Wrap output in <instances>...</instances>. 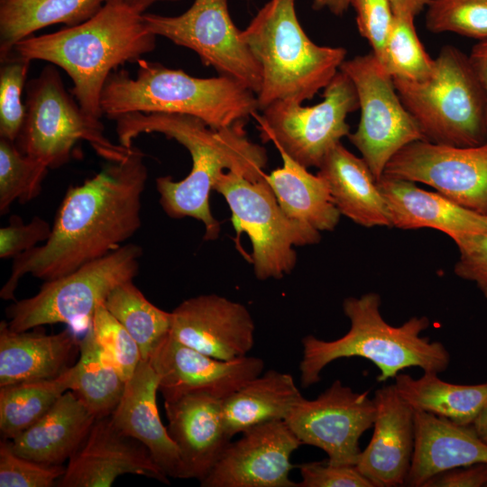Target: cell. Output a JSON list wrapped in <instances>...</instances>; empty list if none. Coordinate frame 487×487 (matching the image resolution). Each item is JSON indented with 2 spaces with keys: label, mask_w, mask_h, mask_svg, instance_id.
Instances as JSON below:
<instances>
[{
  "label": "cell",
  "mask_w": 487,
  "mask_h": 487,
  "mask_svg": "<svg viewBox=\"0 0 487 487\" xmlns=\"http://www.w3.org/2000/svg\"><path fill=\"white\" fill-rule=\"evenodd\" d=\"M96 417L69 390L34 425L9 440L18 455L49 464H62L89 434Z\"/></svg>",
  "instance_id": "cell-26"
},
{
  "label": "cell",
  "mask_w": 487,
  "mask_h": 487,
  "mask_svg": "<svg viewBox=\"0 0 487 487\" xmlns=\"http://www.w3.org/2000/svg\"><path fill=\"white\" fill-rule=\"evenodd\" d=\"M350 5L356 14L359 33L380 59L394 19L390 0H350Z\"/></svg>",
  "instance_id": "cell-41"
},
{
  "label": "cell",
  "mask_w": 487,
  "mask_h": 487,
  "mask_svg": "<svg viewBox=\"0 0 487 487\" xmlns=\"http://www.w3.org/2000/svg\"><path fill=\"white\" fill-rule=\"evenodd\" d=\"M392 79L421 81L435 69L432 59L421 43L414 19L394 16L382 54L378 59Z\"/></svg>",
  "instance_id": "cell-35"
},
{
  "label": "cell",
  "mask_w": 487,
  "mask_h": 487,
  "mask_svg": "<svg viewBox=\"0 0 487 487\" xmlns=\"http://www.w3.org/2000/svg\"><path fill=\"white\" fill-rule=\"evenodd\" d=\"M150 360L159 375L164 401L192 393L224 400L263 372L264 361L254 356L219 360L188 347L168 334Z\"/></svg>",
  "instance_id": "cell-17"
},
{
  "label": "cell",
  "mask_w": 487,
  "mask_h": 487,
  "mask_svg": "<svg viewBox=\"0 0 487 487\" xmlns=\"http://www.w3.org/2000/svg\"><path fill=\"white\" fill-rule=\"evenodd\" d=\"M156 46V35L142 14L124 0H106L88 20L58 32L27 37L13 53L52 63L73 82L71 92L82 109L100 118V100L108 76L127 62H137Z\"/></svg>",
  "instance_id": "cell-3"
},
{
  "label": "cell",
  "mask_w": 487,
  "mask_h": 487,
  "mask_svg": "<svg viewBox=\"0 0 487 487\" xmlns=\"http://www.w3.org/2000/svg\"><path fill=\"white\" fill-rule=\"evenodd\" d=\"M62 464L36 462L16 455L9 440L0 442V487H51L64 475Z\"/></svg>",
  "instance_id": "cell-40"
},
{
  "label": "cell",
  "mask_w": 487,
  "mask_h": 487,
  "mask_svg": "<svg viewBox=\"0 0 487 487\" xmlns=\"http://www.w3.org/2000/svg\"><path fill=\"white\" fill-rule=\"evenodd\" d=\"M380 306L381 297L373 292L346 298L343 310L350 328L345 335L331 341L312 335L302 338L299 369L303 388L317 383L324 368L341 358L362 357L372 362L380 371V382L395 378L406 368L418 367L437 374L448 368L450 354L446 346L421 335L430 324L427 317H412L394 326L384 320Z\"/></svg>",
  "instance_id": "cell-4"
},
{
  "label": "cell",
  "mask_w": 487,
  "mask_h": 487,
  "mask_svg": "<svg viewBox=\"0 0 487 487\" xmlns=\"http://www.w3.org/2000/svg\"><path fill=\"white\" fill-rule=\"evenodd\" d=\"M144 154L132 146L127 157L107 163L82 184L70 186L47 241L13 259L0 298L14 300L26 274L51 280L118 249L142 225V196L148 179Z\"/></svg>",
  "instance_id": "cell-1"
},
{
  "label": "cell",
  "mask_w": 487,
  "mask_h": 487,
  "mask_svg": "<svg viewBox=\"0 0 487 487\" xmlns=\"http://www.w3.org/2000/svg\"><path fill=\"white\" fill-rule=\"evenodd\" d=\"M372 400L373 433L355 467L374 487L405 485L415 449V410L394 384L378 389Z\"/></svg>",
  "instance_id": "cell-20"
},
{
  "label": "cell",
  "mask_w": 487,
  "mask_h": 487,
  "mask_svg": "<svg viewBox=\"0 0 487 487\" xmlns=\"http://www.w3.org/2000/svg\"><path fill=\"white\" fill-rule=\"evenodd\" d=\"M470 426L476 436L487 445V401Z\"/></svg>",
  "instance_id": "cell-49"
},
{
  "label": "cell",
  "mask_w": 487,
  "mask_h": 487,
  "mask_svg": "<svg viewBox=\"0 0 487 487\" xmlns=\"http://www.w3.org/2000/svg\"><path fill=\"white\" fill-rule=\"evenodd\" d=\"M142 19L154 35L192 50L220 76L239 81L256 95L260 91V66L232 20L228 0H194L181 14H143Z\"/></svg>",
  "instance_id": "cell-13"
},
{
  "label": "cell",
  "mask_w": 487,
  "mask_h": 487,
  "mask_svg": "<svg viewBox=\"0 0 487 487\" xmlns=\"http://www.w3.org/2000/svg\"><path fill=\"white\" fill-rule=\"evenodd\" d=\"M121 145L131 148L142 133H159L182 144L192 159V168L182 180L170 176L156 179L164 212L172 218L193 217L203 223L205 240H215L220 223L212 216L209 195L219 176L233 171L256 181L265 176L268 156L264 147L252 142L246 121L214 129L195 116L181 114L131 113L115 119Z\"/></svg>",
  "instance_id": "cell-2"
},
{
  "label": "cell",
  "mask_w": 487,
  "mask_h": 487,
  "mask_svg": "<svg viewBox=\"0 0 487 487\" xmlns=\"http://www.w3.org/2000/svg\"><path fill=\"white\" fill-rule=\"evenodd\" d=\"M431 0H390L394 16L414 19Z\"/></svg>",
  "instance_id": "cell-47"
},
{
  "label": "cell",
  "mask_w": 487,
  "mask_h": 487,
  "mask_svg": "<svg viewBox=\"0 0 487 487\" xmlns=\"http://www.w3.org/2000/svg\"><path fill=\"white\" fill-rule=\"evenodd\" d=\"M104 304L137 343L142 359L148 360L170 333L171 312L151 303L135 286L133 280L116 286Z\"/></svg>",
  "instance_id": "cell-34"
},
{
  "label": "cell",
  "mask_w": 487,
  "mask_h": 487,
  "mask_svg": "<svg viewBox=\"0 0 487 487\" xmlns=\"http://www.w3.org/2000/svg\"><path fill=\"white\" fill-rule=\"evenodd\" d=\"M383 174L428 185L452 201L487 215V141L467 147L416 141L393 155Z\"/></svg>",
  "instance_id": "cell-15"
},
{
  "label": "cell",
  "mask_w": 487,
  "mask_h": 487,
  "mask_svg": "<svg viewBox=\"0 0 487 487\" xmlns=\"http://www.w3.org/2000/svg\"><path fill=\"white\" fill-rule=\"evenodd\" d=\"M298 487H374L355 465H334L327 462L299 465Z\"/></svg>",
  "instance_id": "cell-44"
},
{
  "label": "cell",
  "mask_w": 487,
  "mask_h": 487,
  "mask_svg": "<svg viewBox=\"0 0 487 487\" xmlns=\"http://www.w3.org/2000/svg\"><path fill=\"white\" fill-rule=\"evenodd\" d=\"M168 432L179 449L185 479L203 481L231 442L222 418V400L192 393L164 401Z\"/></svg>",
  "instance_id": "cell-21"
},
{
  "label": "cell",
  "mask_w": 487,
  "mask_h": 487,
  "mask_svg": "<svg viewBox=\"0 0 487 487\" xmlns=\"http://www.w3.org/2000/svg\"><path fill=\"white\" fill-rule=\"evenodd\" d=\"M159 375L150 360L142 359L110 415L114 426L149 450L160 469L171 478L185 479L179 452L159 415L156 394Z\"/></svg>",
  "instance_id": "cell-23"
},
{
  "label": "cell",
  "mask_w": 487,
  "mask_h": 487,
  "mask_svg": "<svg viewBox=\"0 0 487 487\" xmlns=\"http://www.w3.org/2000/svg\"><path fill=\"white\" fill-rule=\"evenodd\" d=\"M76 334L65 329L58 334L14 331L7 321L0 323V387L60 377L75 363L79 354Z\"/></svg>",
  "instance_id": "cell-25"
},
{
  "label": "cell",
  "mask_w": 487,
  "mask_h": 487,
  "mask_svg": "<svg viewBox=\"0 0 487 487\" xmlns=\"http://www.w3.org/2000/svg\"><path fill=\"white\" fill-rule=\"evenodd\" d=\"M25 117L15 141L18 149L49 169L66 164L79 141L111 162L123 161L130 152L105 134L100 118L87 114L66 91L59 71L45 67L26 86Z\"/></svg>",
  "instance_id": "cell-8"
},
{
  "label": "cell",
  "mask_w": 487,
  "mask_h": 487,
  "mask_svg": "<svg viewBox=\"0 0 487 487\" xmlns=\"http://www.w3.org/2000/svg\"><path fill=\"white\" fill-rule=\"evenodd\" d=\"M142 254L140 245L124 244L64 276L44 281L34 296L6 308L9 328L21 332L64 323L87 330L96 308L108 294L136 277Z\"/></svg>",
  "instance_id": "cell-9"
},
{
  "label": "cell",
  "mask_w": 487,
  "mask_h": 487,
  "mask_svg": "<svg viewBox=\"0 0 487 487\" xmlns=\"http://www.w3.org/2000/svg\"><path fill=\"white\" fill-rule=\"evenodd\" d=\"M135 12L143 14L153 4L158 2H177L180 0H124Z\"/></svg>",
  "instance_id": "cell-50"
},
{
  "label": "cell",
  "mask_w": 487,
  "mask_h": 487,
  "mask_svg": "<svg viewBox=\"0 0 487 487\" xmlns=\"http://www.w3.org/2000/svg\"><path fill=\"white\" fill-rule=\"evenodd\" d=\"M49 168L23 154L15 142L0 137V214L8 213L11 205L27 203L41 194Z\"/></svg>",
  "instance_id": "cell-36"
},
{
  "label": "cell",
  "mask_w": 487,
  "mask_h": 487,
  "mask_svg": "<svg viewBox=\"0 0 487 487\" xmlns=\"http://www.w3.org/2000/svg\"><path fill=\"white\" fill-rule=\"evenodd\" d=\"M0 68V137L15 142L25 117L22 91L31 60L12 53Z\"/></svg>",
  "instance_id": "cell-39"
},
{
  "label": "cell",
  "mask_w": 487,
  "mask_h": 487,
  "mask_svg": "<svg viewBox=\"0 0 487 487\" xmlns=\"http://www.w3.org/2000/svg\"><path fill=\"white\" fill-rule=\"evenodd\" d=\"M137 64L134 78L123 69L108 76L100 100L108 118L131 113L181 114L221 129L246 121L259 110L256 94L234 78H196L143 59Z\"/></svg>",
  "instance_id": "cell-5"
},
{
  "label": "cell",
  "mask_w": 487,
  "mask_h": 487,
  "mask_svg": "<svg viewBox=\"0 0 487 487\" xmlns=\"http://www.w3.org/2000/svg\"><path fill=\"white\" fill-rule=\"evenodd\" d=\"M455 243L459 250L455 273L474 282L487 299V232L467 235Z\"/></svg>",
  "instance_id": "cell-43"
},
{
  "label": "cell",
  "mask_w": 487,
  "mask_h": 487,
  "mask_svg": "<svg viewBox=\"0 0 487 487\" xmlns=\"http://www.w3.org/2000/svg\"><path fill=\"white\" fill-rule=\"evenodd\" d=\"M71 367L60 377L0 387V432L12 440L40 420L70 390Z\"/></svg>",
  "instance_id": "cell-33"
},
{
  "label": "cell",
  "mask_w": 487,
  "mask_h": 487,
  "mask_svg": "<svg viewBox=\"0 0 487 487\" xmlns=\"http://www.w3.org/2000/svg\"><path fill=\"white\" fill-rule=\"evenodd\" d=\"M302 397L291 374L266 371L222 400L225 428L233 437L263 423L285 420Z\"/></svg>",
  "instance_id": "cell-28"
},
{
  "label": "cell",
  "mask_w": 487,
  "mask_h": 487,
  "mask_svg": "<svg viewBox=\"0 0 487 487\" xmlns=\"http://www.w3.org/2000/svg\"><path fill=\"white\" fill-rule=\"evenodd\" d=\"M51 225L35 216L24 224L19 216H12L9 224L0 228V258L14 259L16 256L44 243L51 234Z\"/></svg>",
  "instance_id": "cell-42"
},
{
  "label": "cell",
  "mask_w": 487,
  "mask_h": 487,
  "mask_svg": "<svg viewBox=\"0 0 487 487\" xmlns=\"http://www.w3.org/2000/svg\"><path fill=\"white\" fill-rule=\"evenodd\" d=\"M72 369L70 391L101 418L110 416L124 394L126 381L101 350L88 327L79 342V357Z\"/></svg>",
  "instance_id": "cell-32"
},
{
  "label": "cell",
  "mask_w": 487,
  "mask_h": 487,
  "mask_svg": "<svg viewBox=\"0 0 487 487\" xmlns=\"http://www.w3.org/2000/svg\"><path fill=\"white\" fill-rule=\"evenodd\" d=\"M390 214L399 229L432 228L456 241L487 232V215L466 208L438 192L427 191L416 182L382 174L377 181Z\"/></svg>",
  "instance_id": "cell-22"
},
{
  "label": "cell",
  "mask_w": 487,
  "mask_h": 487,
  "mask_svg": "<svg viewBox=\"0 0 487 487\" xmlns=\"http://www.w3.org/2000/svg\"><path fill=\"white\" fill-rule=\"evenodd\" d=\"M340 70L354 83L361 112L356 131L347 137L378 181L396 152L425 137L372 51L345 60Z\"/></svg>",
  "instance_id": "cell-12"
},
{
  "label": "cell",
  "mask_w": 487,
  "mask_h": 487,
  "mask_svg": "<svg viewBox=\"0 0 487 487\" xmlns=\"http://www.w3.org/2000/svg\"><path fill=\"white\" fill-rule=\"evenodd\" d=\"M89 327L101 350L123 379L129 381L142 360L137 343L104 303L96 308Z\"/></svg>",
  "instance_id": "cell-38"
},
{
  "label": "cell",
  "mask_w": 487,
  "mask_h": 487,
  "mask_svg": "<svg viewBox=\"0 0 487 487\" xmlns=\"http://www.w3.org/2000/svg\"><path fill=\"white\" fill-rule=\"evenodd\" d=\"M426 141L459 147L487 141V98L468 56L444 46L432 74L421 81L393 79Z\"/></svg>",
  "instance_id": "cell-7"
},
{
  "label": "cell",
  "mask_w": 487,
  "mask_h": 487,
  "mask_svg": "<svg viewBox=\"0 0 487 487\" xmlns=\"http://www.w3.org/2000/svg\"><path fill=\"white\" fill-rule=\"evenodd\" d=\"M422 487H487V464H475L441 472Z\"/></svg>",
  "instance_id": "cell-45"
},
{
  "label": "cell",
  "mask_w": 487,
  "mask_h": 487,
  "mask_svg": "<svg viewBox=\"0 0 487 487\" xmlns=\"http://www.w3.org/2000/svg\"><path fill=\"white\" fill-rule=\"evenodd\" d=\"M302 443L284 420L263 423L230 442L202 487H298L289 479L292 453Z\"/></svg>",
  "instance_id": "cell-16"
},
{
  "label": "cell",
  "mask_w": 487,
  "mask_h": 487,
  "mask_svg": "<svg viewBox=\"0 0 487 487\" xmlns=\"http://www.w3.org/2000/svg\"><path fill=\"white\" fill-rule=\"evenodd\" d=\"M246 1H251V0H246Z\"/></svg>",
  "instance_id": "cell-51"
},
{
  "label": "cell",
  "mask_w": 487,
  "mask_h": 487,
  "mask_svg": "<svg viewBox=\"0 0 487 487\" xmlns=\"http://www.w3.org/2000/svg\"><path fill=\"white\" fill-rule=\"evenodd\" d=\"M350 6V0H312L314 10L326 9L336 16L343 15Z\"/></svg>",
  "instance_id": "cell-48"
},
{
  "label": "cell",
  "mask_w": 487,
  "mask_h": 487,
  "mask_svg": "<svg viewBox=\"0 0 487 487\" xmlns=\"http://www.w3.org/2000/svg\"><path fill=\"white\" fill-rule=\"evenodd\" d=\"M247 308L216 294L182 301L171 311L170 335L179 343L219 360L247 355L254 343Z\"/></svg>",
  "instance_id": "cell-18"
},
{
  "label": "cell",
  "mask_w": 487,
  "mask_h": 487,
  "mask_svg": "<svg viewBox=\"0 0 487 487\" xmlns=\"http://www.w3.org/2000/svg\"><path fill=\"white\" fill-rule=\"evenodd\" d=\"M213 190L228 204L234 229L248 234L258 280H278L291 272L297 261L294 246L320 241L319 231L284 214L265 176L253 181L235 172L225 171Z\"/></svg>",
  "instance_id": "cell-10"
},
{
  "label": "cell",
  "mask_w": 487,
  "mask_h": 487,
  "mask_svg": "<svg viewBox=\"0 0 487 487\" xmlns=\"http://www.w3.org/2000/svg\"><path fill=\"white\" fill-rule=\"evenodd\" d=\"M106 0H0V60L15 44L44 27L78 25L94 16Z\"/></svg>",
  "instance_id": "cell-30"
},
{
  "label": "cell",
  "mask_w": 487,
  "mask_h": 487,
  "mask_svg": "<svg viewBox=\"0 0 487 487\" xmlns=\"http://www.w3.org/2000/svg\"><path fill=\"white\" fill-rule=\"evenodd\" d=\"M475 464H487V445L471 426L415 410V449L405 485L422 487L441 472Z\"/></svg>",
  "instance_id": "cell-24"
},
{
  "label": "cell",
  "mask_w": 487,
  "mask_h": 487,
  "mask_svg": "<svg viewBox=\"0 0 487 487\" xmlns=\"http://www.w3.org/2000/svg\"><path fill=\"white\" fill-rule=\"evenodd\" d=\"M323 100L312 106L277 101L258 117L263 142L272 141L306 168H319L327 153L348 136L347 115L359 109L356 89L340 69L324 88Z\"/></svg>",
  "instance_id": "cell-11"
},
{
  "label": "cell",
  "mask_w": 487,
  "mask_h": 487,
  "mask_svg": "<svg viewBox=\"0 0 487 487\" xmlns=\"http://www.w3.org/2000/svg\"><path fill=\"white\" fill-rule=\"evenodd\" d=\"M426 27L433 33L454 32L487 39V0H431Z\"/></svg>",
  "instance_id": "cell-37"
},
{
  "label": "cell",
  "mask_w": 487,
  "mask_h": 487,
  "mask_svg": "<svg viewBox=\"0 0 487 487\" xmlns=\"http://www.w3.org/2000/svg\"><path fill=\"white\" fill-rule=\"evenodd\" d=\"M125 473L169 483L147 447L121 433L110 416L96 419L85 441L69 458L60 487H109Z\"/></svg>",
  "instance_id": "cell-19"
},
{
  "label": "cell",
  "mask_w": 487,
  "mask_h": 487,
  "mask_svg": "<svg viewBox=\"0 0 487 487\" xmlns=\"http://www.w3.org/2000/svg\"><path fill=\"white\" fill-rule=\"evenodd\" d=\"M317 174L326 182L341 215L365 227L391 226L387 204L369 166L341 142L327 153Z\"/></svg>",
  "instance_id": "cell-27"
},
{
  "label": "cell",
  "mask_w": 487,
  "mask_h": 487,
  "mask_svg": "<svg viewBox=\"0 0 487 487\" xmlns=\"http://www.w3.org/2000/svg\"><path fill=\"white\" fill-rule=\"evenodd\" d=\"M468 59L487 98V39L473 45Z\"/></svg>",
  "instance_id": "cell-46"
},
{
  "label": "cell",
  "mask_w": 487,
  "mask_h": 487,
  "mask_svg": "<svg viewBox=\"0 0 487 487\" xmlns=\"http://www.w3.org/2000/svg\"><path fill=\"white\" fill-rule=\"evenodd\" d=\"M262 72L263 110L277 101L302 104L324 89L345 60L343 47L320 46L303 30L296 0H269L241 32Z\"/></svg>",
  "instance_id": "cell-6"
},
{
  "label": "cell",
  "mask_w": 487,
  "mask_h": 487,
  "mask_svg": "<svg viewBox=\"0 0 487 487\" xmlns=\"http://www.w3.org/2000/svg\"><path fill=\"white\" fill-rule=\"evenodd\" d=\"M282 167L265 175L284 214L296 222L317 231H332L341 213L335 207L328 186L283 152Z\"/></svg>",
  "instance_id": "cell-29"
},
{
  "label": "cell",
  "mask_w": 487,
  "mask_h": 487,
  "mask_svg": "<svg viewBox=\"0 0 487 487\" xmlns=\"http://www.w3.org/2000/svg\"><path fill=\"white\" fill-rule=\"evenodd\" d=\"M375 404L369 391L355 392L335 380L315 400L302 397L284 420L302 445L318 447L334 465H355L359 441L372 427Z\"/></svg>",
  "instance_id": "cell-14"
},
{
  "label": "cell",
  "mask_w": 487,
  "mask_h": 487,
  "mask_svg": "<svg viewBox=\"0 0 487 487\" xmlns=\"http://www.w3.org/2000/svg\"><path fill=\"white\" fill-rule=\"evenodd\" d=\"M395 389L414 410L434 414L461 425L470 426L487 401V382L456 384L443 381L437 373L426 372L415 379L399 373Z\"/></svg>",
  "instance_id": "cell-31"
}]
</instances>
